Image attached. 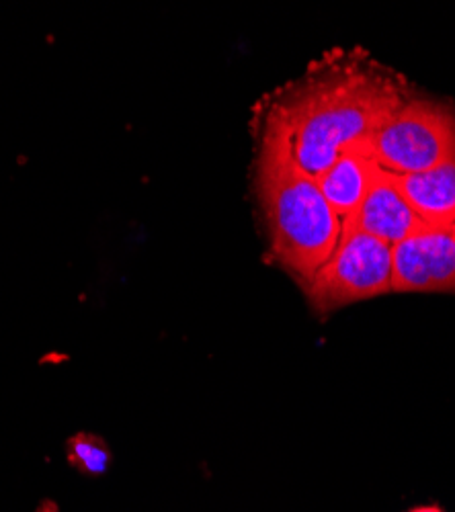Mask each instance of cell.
Masks as SVG:
<instances>
[{"instance_id":"1","label":"cell","mask_w":455,"mask_h":512,"mask_svg":"<svg viewBox=\"0 0 455 512\" xmlns=\"http://www.w3.org/2000/svg\"><path fill=\"white\" fill-rule=\"evenodd\" d=\"M410 97L408 84L369 54H326L285 87L267 115L279 123L304 173L318 179L347 148L369 142Z\"/></svg>"},{"instance_id":"2","label":"cell","mask_w":455,"mask_h":512,"mask_svg":"<svg viewBox=\"0 0 455 512\" xmlns=\"http://www.w3.org/2000/svg\"><path fill=\"white\" fill-rule=\"evenodd\" d=\"M255 187L269 238L271 261L304 287L330 259L343 236V220L294 160L285 132L265 115Z\"/></svg>"},{"instance_id":"3","label":"cell","mask_w":455,"mask_h":512,"mask_svg":"<svg viewBox=\"0 0 455 512\" xmlns=\"http://www.w3.org/2000/svg\"><path fill=\"white\" fill-rule=\"evenodd\" d=\"M369 146L386 173H425L455 158V111L439 101L410 95L378 127Z\"/></svg>"},{"instance_id":"4","label":"cell","mask_w":455,"mask_h":512,"mask_svg":"<svg viewBox=\"0 0 455 512\" xmlns=\"http://www.w3.org/2000/svg\"><path fill=\"white\" fill-rule=\"evenodd\" d=\"M392 246L345 226L330 259L302 287L310 308L328 316L392 291Z\"/></svg>"},{"instance_id":"5","label":"cell","mask_w":455,"mask_h":512,"mask_svg":"<svg viewBox=\"0 0 455 512\" xmlns=\"http://www.w3.org/2000/svg\"><path fill=\"white\" fill-rule=\"evenodd\" d=\"M392 291L455 293V224L410 234L392 246Z\"/></svg>"},{"instance_id":"6","label":"cell","mask_w":455,"mask_h":512,"mask_svg":"<svg viewBox=\"0 0 455 512\" xmlns=\"http://www.w3.org/2000/svg\"><path fill=\"white\" fill-rule=\"evenodd\" d=\"M345 226L365 232L390 246L425 228L421 218L404 201L386 170H380V175L367 191L355 216L345 222Z\"/></svg>"},{"instance_id":"7","label":"cell","mask_w":455,"mask_h":512,"mask_svg":"<svg viewBox=\"0 0 455 512\" xmlns=\"http://www.w3.org/2000/svg\"><path fill=\"white\" fill-rule=\"evenodd\" d=\"M380 170L369 142H363L347 148L326 168V173L316 179L326 203L335 209L343 224L355 216Z\"/></svg>"},{"instance_id":"8","label":"cell","mask_w":455,"mask_h":512,"mask_svg":"<svg viewBox=\"0 0 455 512\" xmlns=\"http://www.w3.org/2000/svg\"><path fill=\"white\" fill-rule=\"evenodd\" d=\"M404 201L429 228L455 224V158L425 173H388Z\"/></svg>"},{"instance_id":"9","label":"cell","mask_w":455,"mask_h":512,"mask_svg":"<svg viewBox=\"0 0 455 512\" xmlns=\"http://www.w3.org/2000/svg\"><path fill=\"white\" fill-rule=\"evenodd\" d=\"M72 453L78 457L82 465L93 467V469H101L107 461L105 447L99 441L87 439V437H78L72 441Z\"/></svg>"},{"instance_id":"10","label":"cell","mask_w":455,"mask_h":512,"mask_svg":"<svg viewBox=\"0 0 455 512\" xmlns=\"http://www.w3.org/2000/svg\"><path fill=\"white\" fill-rule=\"evenodd\" d=\"M406 512H447V510L441 508L439 504H421V506H415Z\"/></svg>"}]
</instances>
